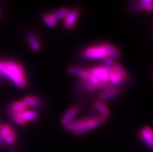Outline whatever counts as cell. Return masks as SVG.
Instances as JSON below:
<instances>
[{"label": "cell", "instance_id": "603a6c76", "mask_svg": "<svg viewBox=\"0 0 153 152\" xmlns=\"http://www.w3.org/2000/svg\"><path fill=\"white\" fill-rule=\"evenodd\" d=\"M15 139H16V134L15 133H14V131L12 130L10 131V133H9V134L6 136V138H5V142L9 145H13L14 141H15Z\"/></svg>", "mask_w": 153, "mask_h": 152}, {"label": "cell", "instance_id": "ac0fdd59", "mask_svg": "<svg viewBox=\"0 0 153 152\" xmlns=\"http://www.w3.org/2000/svg\"><path fill=\"white\" fill-rule=\"evenodd\" d=\"M11 130L12 129L10 126L6 125V124L2 126L1 129H0V148L3 146L4 142H5V138L10 133Z\"/></svg>", "mask_w": 153, "mask_h": 152}, {"label": "cell", "instance_id": "52a82bcc", "mask_svg": "<svg viewBox=\"0 0 153 152\" xmlns=\"http://www.w3.org/2000/svg\"><path fill=\"white\" fill-rule=\"evenodd\" d=\"M119 93H120V89L117 87V88L101 92L100 94L99 95V98L101 100L103 101L113 100L118 96Z\"/></svg>", "mask_w": 153, "mask_h": 152}, {"label": "cell", "instance_id": "30bf717a", "mask_svg": "<svg viewBox=\"0 0 153 152\" xmlns=\"http://www.w3.org/2000/svg\"><path fill=\"white\" fill-rule=\"evenodd\" d=\"M137 10L153 11V0H142L140 2H137Z\"/></svg>", "mask_w": 153, "mask_h": 152}, {"label": "cell", "instance_id": "ffe728a7", "mask_svg": "<svg viewBox=\"0 0 153 152\" xmlns=\"http://www.w3.org/2000/svg\"><path fill=\"white\" fill-rule=\"evenodd\" d=\"M84 121H85V119H79V120H76V121L71 122V123H69L65 127V129L68 131H75L82 125Z\"/></svg>", "mask_w": 153, "mask_h": 152}, {"label": "cell", "instance_id": "f1b7e54d", "mask_svg": "<svg viewBox=\"0 0 153 152\" xmlns=\"http://www.w3.org/2000/svg\"><path fill=\"white\" fill-rule=\"evenodd\" d=\"M152 79H153V73L152 74Z\"/></svg>", "mask_w": 153, "mask_h": 152}, {"label": "cell", "instance_id": "9a60e30c", "mask_svg": "<svg viewBox=\"0 0 153 152\" xmlns=\"http://www.w3.org/2000/svg\"><path fill=\"white\" fill-rule=\"evenodd\" d=\"M94 107L97 109V111H99L101 115H102V117H104L107 119V117L110 114V111H109L108 108L105 106L103 102L98 100L94 102Z\"/></svg>", "mask_w": 153, "mask_h": 152}, {"label": "cell", "instance_id": "6da1fadb", "mask_svg": "<svg viewBox=\"0 0 153 152\" xmlns=\"http://www.w3.org/2000/svg\"><path fill=\"white\" fill-rule=\"evenodd\" d=\"M23 72V67L16 62L12 61L0 62V73L6 79H11L19 88H24L27 85Z\"/></svg>", "mask_w": 153, "mask_h": 152}, {"label": "cell", "instance_id": "cb8c5ba5", "mask_svg": "<svg viewBox=\"0 0 153 152\" xmlns=\"http://www.w3.org/2000/svg\"><path fill=\"white\" fill-rule=\"evenodd\" d=\"M121 81H122L121 78H120V76L116 73H114L113 75H111V77H110V79H109V82H110L111 83H112L113 85H115L120 84Z\"/></svg>", "mask_w": 153, "mask_h": 152}, {"label": "cell", "instance_id": "ba28073f", "mask_svg": "<svg viewBox=\"0 0 153 152\" xmlns=\"http://www.w3.org/2000/svg\"><path fill=\"white\" fill-rule=\"evenodd\" d=\"M79 14V12L77 10H72L69 11L68 14L65 17V26L67 29H72L75 26Z\"/></svg>", "mask_w": 153, "mask_h": 152}, {"label": "cell", "instance_id": "d6986e66", "mask_svg": "<svg viewBox=\"0 0 153 152\" xmlns=\"http://www.w3.org/2000/svg\"><path fill=\"white\" fill-rule=\"evenodd\" d=\"M69 13V10L66 8H63V9H60L59 10H58L57 12L54 13L53 14H51L52 18L54 19V20L55 22L57 20H59V19H62L63 18H65L67 16V15Z\"/></svg>", "mask_w": 153, "mask_h": 152}, {"label": "cell", "instance_id": "7402d4cb", "mask_svg": "<svg viewBox=\"0 0 153 152\" xmlns=\"http://www.w3.org/2000/svg\"><path fill=\"white\" fill-rule=\"evenodd\" d=\"M43 20H44V22L46 23L47 25L51 27H54L55 23H56V22L54 21L51 15H50V14H46V15L44 16H43Z\"/></svg>", "mask_w": 153, "mask_h": 152}, {"label": "cell", "instance_id": "9c48e42d", "mask_svg": "<svg viewBox=\"0 0 153 152\" xmlns=\"http://www.w3.org/2000/svg\"><path fill=\"white\" fill-rule=\"evenodd\" d=\"M79 113V109L76 106H73V107L69 108L67 112H66L65 115L63 116V117L62 119V124L64 126H66L67 124H68L69 123L72 122V119L75 116H76V115Z\"/></svg>", "mask_w": 153, "mask_h": 152}, {"label": "cell", "instance_id": "484cf974", "mask_svg": "<svg viewBox=\"0 0 153 152\" xmlns=\"http://www.w3.org/2000/svg\"><path fill=\"white\" fill-rule=\"evenodd\" d=\"M129 10L131 13H134L137 11V1H133V2H130L129 5Z\"/></svg>", "mask_w": 153, "mask_h": 152}, {"label": "cell", "instance_id": "277c9868", "mask_svg": "<svg viewBox=\"0 0 153 152\" xmlns=\"http://www.w3.org/2000/svg\"><path fill=\"white\" fill-rule=\"evenodd\" d=\"M138 138L149 148L153 149V129L151 127H143L138 133Z\"/></svg>", "mask_w": 153, "mask_h": 152}, {"label": "cell", "instance_id": "5bb4252c", "mask_svg": "<svg viewBox=\"0 0 153 152\" xmlns=\"http://www.w3.org/2000/svg\"><path fill=\"white\" fill-rule=\"evenodd\" d=\"M23 102L27 106H31L33 108H38L41 106V102L38 98L35 96H27L23 99Z\"/></svg>", "mask_w": 153, "mask_h": 152}, {"label": "cell", "instance_id": "2e32d148", "mask_svg": "<svg viewBox=\"0 0 153 152\" xmlns=\"http://www.w3.org/2000/svg\"><path fill=\"white\" fill-rule=\"evenodd\" d=\"M78 87L82 90H86L88 92H93L96 89L95 86L92 85L88 79H80L78 82Z\"/></svg>", "mask_w": 153, "mask_h": 152}, {"label": "cell", "instance_id": "8fae6325", "mask_svg": "<svg viewBox=\"0 0 153 152\" xmlns=\"http://www.w3.org/2000/svg\"><path fill=\"white\" fill-rule=\"evenodd\" d=\"M103 46H104L105 50H106L107 57L108 56L109 58H112V59L113 58H118L120 57V51L114 46L109 44H103Z\"/></svg>", "mask_w": 153, "mask_h": 152}, {"label": "cell", "instance_id": "7c38bea8", "mask_svg": "<svg viewBox=\"0 0 153 152\" xmlns=\"http://www.w3.org/2000/svg\"><path fill=\"white\" fill-rule=\"evenodd\" d=\"M68 72L71 75H76V76H78V77H79L80 79H87L89 75V71H87V70L80 69V68L74 67H68Z\"/></svg>", "mask_w": 153, "mask_h": 152}, {"label": "cell", "instance_id": "7a4b0ae2", "mask_svg": "<svg viewBox=\"0 0 153 152\" xmlns=\"http://www.w3.org/2000/svg\"><path fill=\"white\" fill-rule=\"evenodd\" d=\"M106 118L102 116H97L96 118H89V119H85V121L82 123V125L78 128L76 130L74 131L75 134L79 135L82 133L87 132L92 129H94L100 125H102L106 121Z\"/></svg>", "mask_w": 153, "mask_h": 152}, {"label": "cell", "instance_id": "5b68a950", "mask_svg": "<svg viewBox=\"0 0 153 152\" xmlns=\"http://www.w3.org/2000/svg\"><path fill=\"white\" fill-rule=\"evenodd\" d=\"M8 113H13L16 116H17L19 119H23V121H25L26 123L28 121H32V120H35L38 118V113L35 111H27V110H23V111L17 112L16 113L13 110H12L10 107L8 108L7 110Z\"/></svg>", "mask_w": 153, "mask_h": 152}, {"label": "cell", "instance_id": "d4e9b609", "mask_svg": "<svg viewBox=\"0 0 153 152\" xmlns=\"http://www.w3.org/2000/svg\"><path fill=\"white\" fill-rule=\"evenodd\" d=\"M114 65V61L111 58H106L103 62V67H111V66Z\"/></svg>", "mask_w": 153, "mask_h": 152}, {"label": "cell", "instance_id": "4316f807", "mask_svg": "<svg viewBox=\"0 0 153 152\" xmlns=\"http://www.w3.org/2000/svg\"><path fill=\"white\" fill-rule=\"evenodd\" d=\"M8 151H9V152H16L13 145H9V149H8Z\"/></svg>", "mask_w": 153, "mask_h": 152}, {"label": "cell", "instance_id": "e0dca14e", "mask_svg": "<svg viewBox=\"0 0 153 152\" xmlns=\"http://www.w3.org/2000/svg\"><path fill=\"white\" fill-rule=\"evenodd\" d=\"M113 69L114 71V72L116 74L120 76L122 80H124V79H128L129 77H128V74H127L126 71L124 69V67L120 65V64L118 63H114L113 65Z\"/></svg>", "mask_w": 153, "mask_h": 152}, {"label": "cell", "instance_id": "83f0119b", "mask_svg": "<svg viewBox=\"0 0 153 152\" xmlns=\"http://www.w3.org/2000/svg\"><path fill=\"white\" fill-rule=\"evenodd\" d=\"M1 127H2V125H1V123H0V129H1Z\"/></svg>", "mask_w": 153, "mask_h": 152}, {"label": "cell", "instance_id": "44dd1931", "mask_svg": "<svg viewBox=\"0 0 153 152\" xmlns=\"http://www.w3.org/2000/svg\"><path fill=\"white\" fill-rule=\"evenodd\" d=\"M10 108L12 110H13L14 112L17 113V112L25 110V109L27 108V105L23 102H16L10 105Z\"/></svg>", "mask_w": 153, "mask_h": 152}, {"label": "cell", "instance_id": "4fadbf2b", "mask_svg": "<svg viewBox=\"0 0 153 152\" xmlns=\"http://www.w3.org/2000/svg\"><path fill=\"white\" fill-rule=\"evenodd\" d=\"M27 38L30 45L31 48L33 49L34 51H38L41 48V46H40V44L37 40V37H36L34 33H32V32H28L27 33Z\"/></svg>", "mask_w": 153, "mask_h": 152}, {"label": "cell", "instance_id": "3957f363", "mask_svg": "<svg viewBox=\"0 0 153 152\" xmlns=\"http://www.w3.org/2000/svg\"><path fill=\"white\" fill-rule=\"evenodd\" d=\"M82 56L86 59H105L107 54L103 44L86 48L82 53Z\"/></svg>", "mask_w": 153, "mask_h": 152}, {"label": "cell", "instance_id": "8992f818", "mask_svg": "<svg viewBox=\"0 0 153 152\" xmlns=\"http://www.w3.org/2000/svg\"><path fill=\"white\" fill-rule=\"evenodd\" d=\"M89 71V74H90L92 76L97 78V79H99L100 82H109L110 77H109L108 74H107L106 67H94V68H93V69H91Z\"/></svg>", "mask_w": 153, "mask_h": 152}]
</instances>
